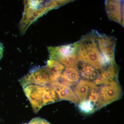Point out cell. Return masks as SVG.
<instances>
[{"label":"cell","instance_id":"cell-1","mask_svg":"<svg viewBox=\"0 0 124 124\" xmlns=\"http://www.w3.org/2000/svg\"><path fill=\"white\" fill-rule=\"evenodd\" d=\"M99 33L93 30L77 42L79 61L90 64L98 70L108 66L98 48L97 40Z\"/></svg>","mask_w":124,"mask_h":124},{"label":"cell","instance_id":"cell-2","mask_svg":"<svg viewBox=\"0 0 124 124\" xmlns=\"http://www.w3.org/2000/svg\"><path fill=\"white\" fill-rule=\"evenodd\" d=\"M71 0L26 1L20 22L21 32L24 33L32 23L48 11L70 2Z\"/></svg>","mask_w":124,"mask_h":124},{"label":"cell","instance_id":"cell-3","mask_svg":"<svg viewBox=\"0 0 124 124\" xmlns=\"http://www.w3.org/2000/svg\"><path fill=\"white\" fill-rule=\"evenodd\" d=\"M50 59L59 62L66 67L76 68L78 60V44H73L57 46H49Z\"/></svg>","mask_w":124,"mask_h":124},{"label":"cell","instance_id":"cell-4","mask_svg":"<svg viewBox=\"0 0 124 124\" xmlns=\"http://www.w3.org/2000/svg\"><path fill=\"white\" fill-rule=\"evenodd\" d=\"M99 109L120 100L122 97V90L118 81H114L102 85L99 88Z\"/></svg>","mask_w":124,"mask_h":124},{"label":"cell","instance_id":"cell-5","mask_svg":"<svg viewBox=\"0 0 124 124\" xmlns=\"http://www.w3.org/2000/svg\"><path fill=\"white\" fill-rule=\"evenodd\" d=\"M116 41L114 37L99 33L97 38L98 48L108 66L115 63V50Z\"/></svg>","mask_w":124,"mask_h":124},{"label":"cell","instance_id":"cell-6","mask_svg":"<svg viewBox=\"0 0 124 124\" xmlns=\"http://www.w3.org/2000/svg\"><path fill=\"white\" fill-rule=\"evenodd\" d=\"M123 2L117 0L105 1L108 17L110 20L124 26V7Z\"/></svg>","mask_w":124,"mask_h":124},{"label":"cell","instance_id":"cell-7","mask_svg":"<svg viewBox=\"0 0 124 124\" xmlns=\"http://www.w3.org/2000/svg\"><path fill=\"white\" fill-rule=\"evenodd\" d=\"M51 86L60 100H67L77 105L80 102L75 93L70 86L58 81L52 82Z\"/></svg>","mask_w":124,"mask_h":124},{"label":"cell","instance_id":"cell-8","mask_svg":"<svg viewBox=\"0 0 124 124\" xmlns=\"http://www.w3.org/2000/svg\"><path fill=\"white\" fill-rule=\"evenodd\" d=\"M98 71L97 77L93 82L96 85H102L114 81H117L119 69L116 63Z\"/></svg>","mask_w":124,"mask_h":124},{"label":"cell","instance_id":"cell-9","mask_svg":"<svg viewBox=\"0 0 124 124\" xmlns=\"http://www.w3.org/2000/svg\"><path fill=\"white\" fill-rule=\"evenodd\" d=\"M99 89V87L92 81L81 79L75 85L74 91L80 102L86 100L91 92Z\"/></svg>","mask_w":124,"mask_h":124},{"label":"cell","instance_id":"cell-10","mask_svg":"<svg viewBox=\"0 0 124 124\" xmlns=\"http://www.w3.org/2000/svg\"><path fill=\"white\" fill-rule=\"evenodd\" d=\"M75 68L84 79L93 81L98 75V70L90 64L82 61H78Z\"/></svg>","mask_w":124,"mask_h":124},{"label":"cell","instance_id":"cell-11","mask_svg":"<svg viewBox=\"0 0 124 124\" xmlns=\"http://www.w3.org/2000/svg\"><path fill=\"white\" fill-rule=\"evenodd\" d=\"M80 79V76L76 69L67 67L63 71L58 80H60V83L63 84L70 86L75 85Z\"/></svg>","mask_w":124,"mask_h":124},{"label":"cell","instance_id":"cell-12","mask_svg":"<svg viewBox=\"0 0 124 124\" xmlns=\"http://www.w3.org/2000/svg\"><path fill=\"white\" fill-rule=\"evenodd\" d=\"M46 68L49 74V81L52 82L58 80L65 68L59 62L50 59L47 62Z\"/></svg>","mask_w":124,"mask_h":124},{"label":"cell","instance_id":"cell-13","mask_svg":"<svg viewBox=\"0 0 124 124\" xmlns=\"http://www.w3.org/2000/svg\"><path fill=\"white\" fill-rule=\"evenodd\" d=\"M78 105L80 110L84 113H93L97 110L95 105L87 99L80 102Z\"/></svg>","mask_w":124,"mask_h":124},{"label":"cell","instance_id":"cell-14","mask_svg":"<svg viewBox=\"0 0 124 124\" xmlns=\"http://www.w3.org/2000/svg\"><path fill=\"white\" fill-rule=\"evenodd\" d=\"M25 124H51L49 122L46 120L40 118V117H35L33 118L31 121Z\"/></svg>","mask_w":124,"mask_h":124},{"label":"cell","instance_id":"cell-15","mask_svg":"<svg viewBox=\"0 0 124 124\" xmlns=\"http://www.w3.org/2000/svg\"><path fill=\"white\" fill-rule=\"evenodd\" d=\"M4 53V46L1 43H0V60L2 59Z\"/></svg>","mask_w":124,"mask_h":124}]
</instances>
